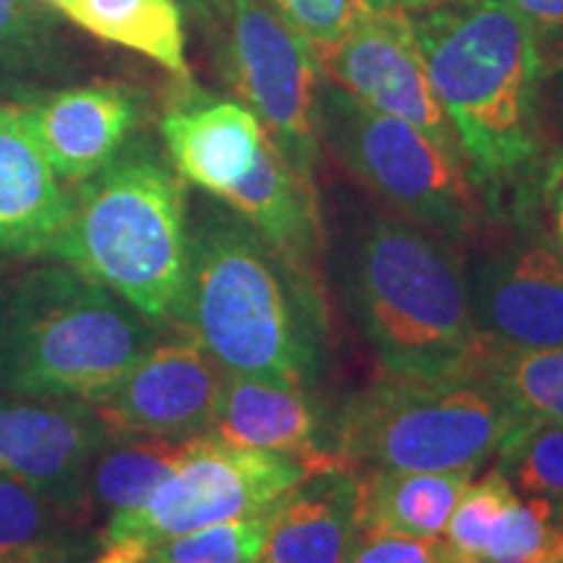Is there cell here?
<instances>
[{"label": "cell", "instance_id": "cell-28", "mask_svg": "<svg viewBox=\"0 0 563 563\" xmlns=\"http://www.w3.org/2000/svg\"><path fill=\"white\" fill-rule=\"evenodd\" d=\"M295 32L306 37L313 55L332 47L350 24L368 9L365 0H266Z\"/></svg>", "mask_w": 563, "mask_h": 563}, {"label": "cell", "instance_id": "cell-8", "mask_svg": "<svg viewBox=\"0 0 563 563\" xmlns=\"http://www.w3.org/2000/svg\"><path fill=\"white\" fill-rule=\"evenodd\" d=\"M316 115L321 146L397 214L460 245L475 235L483 201L460 157L329 79H321Z\"/></svg>", "mask_w": 563, "mask_h": 563}, {"label": "cell", "instance_id": "cell-26", "mask_svg": "<svg viewBox=\"0 0 563 563\" xmlns=\"http://www.w3.org/2000/svg\"><path fill=\"white\" fill-rule=\"evenodd\" d=\"M277 509V506H274ZM274 509L141 545L154 563H262Z\"/></svg>", "mask_w": 563, "mask_h": 563}, {"label": "cell", "instance_id": "cell-3", "mask_svg": "<svg viewBox=\"0 0 563 563\" xmlns=\"http://www.w3.org/2000/svg\"><path fill=\"white\" fill-rule=\"evenodd\" d=\"M344 308L386 373L454 376L481 368L488 342L475 323L460 243L402 214L357 217L329 251Z\"/></svg>", "mask_w": 563, "mask_h": 563}, {"label": "cell", "instance_id": "cell-33", "mask_svg": "<svg viewBox=\"0 0 563 563\" xmlns=\"http://www.w3.org/2000/svg\"><path fill=\"white\" fill-rule=\"evenodd\" d=\"M91 563H154L136 543H110Z\"/></svg>", "mask_w": 563, "mask_h": 563}, {"label": "cell", "instance_id": "cell-30", "mask_svg": "<svg viewBox=\"0 0 563 563\" xmlns=\"http://www.w3.org/2000/svg\"><path fill=\"white\" fill-rule=\"evenodd\" d=\"M538 123L548 157L563 165V55L545 66L538 95Z\"/></svg>", "mask_w": 563, "mask_h": 563}, {"label": "cell", "instance_id": "cell-36", "mask_svg": "<svg viewBox=\"0 0 563 563\" xmlns=\"http://www.w3.org/2000/svg\"><path fill=\"white\" fill-rule=\"evenodd\" d=\"M178 3H180V5H183V0H178Z\"/></svg>", "mask_w": 563, "mask_h": 563}, {"label": "cell", "instance_id": "cell-24", "mask_svg": "<svg viewBox=\"0 0 563 563\" xmlns=\"http://www.w3.org/2000/svg\"><path fill=\"white\" fill-rule=\"evenodd\" d=\"M481 368L522 418L563 426V350L488 344Z\"/></svg>", "mask_w": 563, "mask_h": 563}, {"label": "cell", "instance_id": "cell-22", "mask_svg": "<svg viewBox=\"0 0 563 563\" xmlns=\"http://www.w3.org/2000/svg\"><path fill=\"white\" fill-rule=\"evenodd\" d=\"M188 446L191 439L112 433L89 464L84 501L110 517L136 509L175 473Z\"/></svg>", "mask_w": 563, "mask_h": 563}, {"label": "cell", "instance_id": "cell-20", "mask_svg": "<svg viewBox=\"0 0 563 563\" xmlns=\"http://www.w3.org/2000/svg\"><path fill=\"white\" fill-rule=\"evenodd\" d=\"M477 470H365L357 517L363 534L443 538Z\"/></svg>", "mask_w": 563, "mask_h": 563}, {"label": "cell", "instance_id": "cell-18", "mask_svg": "<svg viewBox=\"0 0 563 563\" xmlns=\"http://www.w3.org/2000/svg\"><path fill=\"white\" fill-rule=\"evenodd\" d=\"M70 214V194L47 165L21 108L0 104V258L51 251Z\"/></svg>", "mask_w": 563, "mask_h": 563}, {"label": "cell", "instance_id": "cell-17", "mask_svg": "<svg viewBox=\"0 0 563 563\" xmlns=\"http://www.w3.org/2000/svg\"><path fill=\"white\" fill-rule=\"evenodd\" d=\"M361 470H313L274 509L262 563H347L361 540Z\"/></svg>", "mask_w": 563, "mask_h": 563}, {"label": "cell", "instance_id": "cell-31", "mask_svg": "<svg viewBox=\"0 0 563 563\" xmlns=\"http://www.w3.org/2000/svg\"><path fill=\"white\" fill-rule=\"evenodd\" d=\"M530 26L543 63L563 55V0H506Z\"/></svg>", "mask_w": 563, "mask_h": 563}, {"label": "cell", "instance_id": "cell-6", "mask_svg": "<svg viewBox=\"0 0 563 563\" xmlns=\"http://www.w3.org/2000/svg\"><path fill=\"white\" fill-rule=\"evenodd\" d=\"M525 422L483 368L431 378L384 371L344 399L323 446L355 470H481Z\"/></svg>", "mask_w": 563, "mask_h": 563}, {"label": "cell", "instance_id": "cell-9", "mask_svg": "<svg viewBox=\"0 0 563 563\" xmlns=\"http://www.w3.org/2000/svg\"><path fill=\"white\" fill-rule=\"evenodd\" d=\"M313 473L290 454L253 452L194 435L175 473L131 511L110 517L104 543H159L201 527L272 511Z\"/></svg>", "mask_w": 563, "mask_h": 563}, {"label": "cell", "instance_id": "cell-27", "mask_svg": "<svg viewBox=\"0 0 563 563\" xmlns=\"http://www.w3.org/2000/svg\"><path fill=\"white\" fill-rule=\"evenodd\" d=\"M42 0H0V76H24L55 63L58 16Z\"/></svg>", "mask_w": 563, "mask_h": 563}, {"label": "cell", "instance_id": "cell-25", "mask_svg": "<svg viewBox=\"0 0 563 563\" xmlns=\"http://www.w3.org/2000/svg\"><path fill=\"white\" fill-rule=\"evenodd\" d=\"M496 470L525 498H540L563 517V426L530 420L498 449Z\"/></svg>", "mask_w": 563, "mask_h": 563}, {"label": "cell", "instance_id": "cell-32", "mask_svg": "<svg viewBox=\"0 0 563 563\" xmlns=\"http://www.w3.org/2000/svg\"><path fill=\"white\" fill-rule=\"evenodd\" d=\"M545 201H548V214H551V243L559 258L563 262V170L551 180V186L545 188Z\"/></svg>", "mask_w": 563, "mask_h": 563}, {"label": "cell", "instance_id": "cell-10", "mask_svg": "<svg viewBox=\"0 0 563 563\" xmlns=\"http://www.w3.org/2000/svg\"><path fill=\"white\" fill-rule=\"evenodd\" d=\"M514 220V235L467 262L475 323L496 347L563 350V262L530 217Z\"/></svg>", "mask_w": 563, "mask_h": 563}, {"label": "cell", "instance_id": "cell-13", "mask_svg": "<svg viewBox=\"0 0 563 563\" xmlns=\"http://www.w3.org/2000/svg\"><path fill=\"white\" fill-rule=\"evenodd\" d=\"M110 428L87 399L0 391V475L63 509L84 504V481Z\"/></svg>", "mask_w": 563, "mask_h": 563}, {"label": "cell", "instance_id": "cell-15", "mask_svg": "<svg viewBox=\"0 0 563 563\" xmlns=\"http://www.w3.org/2000/svg\"><path fill=\"white\" fill-rule=\"evenodd\" d=\"M159 131L175 173L217 199L253 170L266 141L262 121L243 102L194 89L165 112Z\"/></svg>", "mask_w": 563, "mask_h": 563}, {"label": "cell", "instance_id": "cell-12", "mask_svg": "<svg viewBox=\"0 0 563 563\" xmlns=\"http://www.w3.org/2000/svg\"><path fill=\"white\" fill-rule=\"evenodd\" d=\"M224 376L222 365L191 336L157 342L89 405L110 433L194 439L211 431Z\"/></svg>", "mask_w": 563, "mask_h": 563}, {"label": "cell", "instance_id": "cell-16", "mask_svg": "<svg viewBox=\"0 0 563 563\" xmlns=\"http://www.w3.org/2000/svg\"><path fill=\"white\" fill-rule=\"evenodd\" d=\"M321 428L319 405L302 386L228 373L209 435L238 449L298 456L313 470L344 464L323 449Z\"/></svg>", "mask_w": 563, "mask_h": 563}, {"label": "cell", "instance_id": "cell-7", "mask_svg": "<svg viewBox=\"0 0 563 563\" xmlns=\"http://www.w3.org/2000/svg\"><path fill=\"white\" fill-rule=\"evenodd\" d=\"M201 26L217 74L264 125L302 178L321 159L319 87L313 47L266 0H183Z\"/></svg>", "mask_w": 563, "mask_h": 563}, {"label": "cell", "instance_id": "cell-11", "mask_svg": "<svg viewBox=\"0 0 563 563\" xmlns=\"http://www.w3.org/2000/svg\"><path fill=\"white\" fill-rule=\"evenodd\" d=\"M323 79L340 84L368 108L399 118L462 157L460 141L428 79L410 13L365 9L350 30L316 53Z\"/></svg>", "mask_w": 563, "mask_h": 563}, {"label": "cell", "instance_id": "cell-34", "mask_svg": "<svg viewBox=\"0 0 563 563\" xmlns=\"http://www.w3.org/2000/svg\"><path fill=\"white\" fill-rule=\"evenodd\" d=\"M365 3H368L371 9H399L412 13L428 9V5L441 3V0H365Z\"/></svg>", "mask_w": 563, "mask_h": 563}, {"label": "cell", "instance_id": "cell-19", "mask_svg": "<svg viewBox=\"0 0 563 563\" xmlns=\"http://www.w3.org/2000/svg\"><path fill=\"white\" fill-rule=\"evenodd\" d=\"M282 258L313 272L323 228L316 180L302 178L266 136L253 170L222 196Z\"/></svg>", "mask_w": 563, "mask_h": 563}, {"label": "cell", "instance_id": "cell-21", "mask_svg": "<svg viewBox=\"0 0 563 563\" xmlns=\"http://www.w3.org/2000/svg\"><path fill=\"white\" fill-rule=\"evenodd\" d=\"M68 19L95 37L154 60L180 81H191L178 0H74Z\"/></svg>", "mask_w": 563, "mask_h": 563}, {"label": "cell", "instance_id": "cell-14", "mask_svg": "<svg viewBox=\"0 0 563 563\" xmlns=\"http://www.w3.org/2000/svg\"><path fill=\"white\" fill-rule=\"evenodd\" d=\"M26 129L63 183H84L129 144L139 102L115 84H89L21 108Z\"/></svg>", "mask_w": 563, "mask_h": 563}, {"label": "cell", "instance_id": "cell-4", "mask_svg": "<svg viewBox=\"0 0 563 563\" xmlns=\"http://www.w3.org/2000/svg\"><path fill=\"white\" fill-rule=\"evenodd\" d=\"M121 295L157 323H178L188 266L183 178L152 141L125 144L70 194V214L47 251Z\"/></svg>", "mask_w": 563, "mask_h": 563}, {"label": "cell", "instance_id": "cell-35", "mask_svg": "<svg viewBox=\"0 0 563 563\" xmlns=\"http://www.w3.org/2000/svg\"><path fill=\"white\" fill-rule=\"evenodd\" d=\"M42 3H47L58 13H66V16L70 13V9H74V0H42Z\"/></svg>", "mask_w": 563, "mask_h": 563}, {"label": "cell", "instance_id": "cell-2", "mask_svg": "<svg viewBox=\"0 0 563 563\" xmlns=\"http://www.w3.org/2000/svg\"><path fill=\"white\" fill-rule=\"evenodd\" d=\"M178 327L224 373L302 389L319 376L327 316L313 272L282 258L230 207L188 224Z\"/></svg>", "mask_w": 563, "mask_h": 563}, {"label": "cell", "instance_id": "cell-29", "mask_svg": "<svg viewBox=\"0 0 563 563\" xmlns=\"http://www.w3.org/2000/svg\"><path fill=\"white\" fill-rule=\"evenodd\" d=\"M347 563H462L443 538L361 534Z\"/></svg>", "mask_w": 563, "mask_h": 563}, {"label": "cell", "instance_id": "cell-23", "mask_svg": "<svg viewBox=\"0 0 563 563\" xmlns=\"http://www.w3.org/2000/svg\"><path fill=\"white\" fill-rule=\"evenodd\" d=\"M63 506L0 475V563H70Z\"/></svg>", "mask_w": 563, "mask_h": 563}, {"label": "cell", "instance_id": "cell-1", "mask_svg": "<svg viewBox=\"0 0 563 563\" xmlns=\"http://www.w3.org/2000/svg\"><path fill=\"white\" fill-rule=\"evenodd\" d=\"M410 21L477 194L493 214L530 211L559 165L540 136L545 63L527 21L506 0H441Z\"/></svg>", "mask_w": 563, "mask_h": 563}, {"label": "cell", "instance_id": "cell-5", "mask_svg": "<svg viewBox=\"0 0 563 563\" xmlns=\"http://www.w3.org/2000/svg\"><path fill=\"white\" fill-rule=\"evenodd\" d=\"M152 319L68 264L0 290V391L87 399L108 391L157 344Z\"/></svg>", "mask_w": 563, "mask_h": 563}]
</instances>
